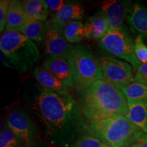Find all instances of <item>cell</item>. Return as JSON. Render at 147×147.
<instances>
[{
  "mask_svg": "<svg viewBox=\"0 0 147 147\" xmlns=\"http://www.w3.org/2000/svg\"><path fill=\"white\" fill-rule=\"evenodd\" d=\"M25 97L42 135L51 144L68 147L87 129L78 102L70 95H60L38 83L27 85Z\"/></svg>",
  "mask_w": 147,
  "mask_h": 147,
  "instance_id": "cell-1",
  "label": "cell"
},
{
  "mask_svg": "<svg viewBox=\"0 0 147 147\" xmlns=\"http://www.w3.org/2000/svg\"><path fill=\"white\" fill-rule=\"evenodd\" d=\"M78 104L84 117L91 121L125 115L128 104L121 89L105 80L95 82L79 91Z\"/></svg>",
  "mask_w": 147,
  "mask_h": 147,
  "instance_id": "cell-2",
  "label": "cell"
},
{
  "mask_svg": "<svg viewBox=\"0 0 147 147\" xmlns=\"http://www.w3.org/2000/svg\"><path fill=\"white\" fill-rule=\"evenodd\" d=\"M90 135L110 147H127L141 132L125 115L89 121L87 129Z\"/></svg>",
  "mask_w": 147,
  "mask_h": 147,
  "instance_id": "cell-3",
  "label": "cell"
},
{
  "mask_svg": "<svg viewBox=\"0 0 147 147\" xmlns=\"http://www.w3.org/2000/svg\"><path fill=\"white\" fill-rule=\"evenodd\" d=\"M0 49L14 69L21 74L34 69L40 59L36 44L20 32L5 31L0 39Z\"/></svg>",
  "mask_w": 147,
  "mask_h": 147,
  "instance_id": "cell-4",
  "label": "cell"
},
{
  "mask_svg": "<svg viewBox=\"0 0 147 147\" xmlns=\"http://www.w3.org/2000/svg\"><path fill=\"white\" fill-rule=\"evenodd\" d=\"M66 59L77 91H83L97 80H104L98 60L87 45H74Z\"/></svg>",
  "mask_w": 147,
  "mask_h": 147,
  "instance_id": "cell-5",
  "label": "cell"
},
{
  "mask_svg": "<svg viewBox=\"0 0 147 147\" xmlns=\"http://www.w3.org/2000/svg\"><path fill=\"white\" fill-rule=\"evenodd\" d=\"M98 44L101 49L108 54L125 60L136 69L141 65L134 52V40L123 25L110 29Z\"/></svg>",
  "mask_w": 147,
  "mask_h": 147,
  "instance_id": "cell-6",
  "label": "cell"
},
{
  "mask_svg": "<svg viewBox=\"0 0 147 147\" xmlns=\"http://www.w3.org/2000/svg\"><path fill=\"white\" fill-rule=\"evenodd\" d=\"M97 59L104 80L113 84L119 89L134 82L131 66L127 62L108 55H100Z\"/></svg>",
  "mask_w": 147,
  "mask_h": 147,
  "instance_id": "cell-7",
  "label": "cell"
},
{
  "mask_svg": "<svg viewBox=\"0 0 147 147\" xmlns=\"http://www.w3.org/2000/svg\"><path fill=\"white\" fill-rule=\"evenodd\" d=\"M6 125L24 144L38 140L39 134L36 124L23 110H12L8 116Z\"/></svg>",
  "mask_w": 147,
  "mask_h": 147,
  "instance_id": "cell-8",
  "label": "cell"
},
{
  "mask_svg": "<svg viewBox=\"0 0 147 147\" xmlns=\"http://www.w3.org/2000/svg\"><path fill=\"white\" fill-rule=\"evenodd\" d=\"M45 53L49 57H67L72 45L68 43L63 34L53 27L50 19L46 22Z\"/></svg>",
  "mask_w": 147,
  "mask_h": 147,
  "instance_id": "cell-9",
  "label": "cell"
},
{
  "mask_svg": "<svg viewBox=\"0 0 147 147\" xmlns=\"http://www.w3.org/2000/svg\"><path fill=\"white\" fill-rule=\"evenodd\" d=\"M132 3L130 1L106 0L102 5V13L108 19L110 29L118 28L127 19Z\"/></svg>",
  "mask_w": 147,
  "mask_h": 147,
  "instance_id": "cell-10",
  "label": "cell"
},
{
  "mask_svg": "<svg viewBox=\"0 0 147 147\" xmlns=\"http://www.w3.org/2000/svg\"><path fill=\"white\" fill-rule=\"evenodd\" d=\"M84 9L80 3H66L59 12L51 16L50 21L57 30L63 34L65 27L71 22L82 20Z\"/></svg>",
  "mask_w": 147,
  "mask_h": 147,
  "instance_id": "cell-11",
  "label": "cell"
},
{
  "mask_svg": "<svg viewBox=\"0 0 147 147\" xmlns=\"http://www.w3.org/2000/svg\"><path fill=\"white\" fill-rule=\"evenodd\" d=\"M33 76L40 86L60 95H69V88L44 67H36Z\"/></svg>",
  "mask_w": 147,
  "mask_h": 147,
  "instance_id": "cell-12",
  "label": "cell"
},
{
  "mask_svg": "<svg viewBox=\"0 0 147 147\" xmlns=\"http://www.w3.org/2000/svg\"><path fill=\"white\" fill-rule=\"evenodd\" d=\"M43 67L57 77L69 88L75 86L71 67L65 58L49 57L43 63Z\"/></svg>",
  "mask_w": 147,
  "mask_h": 147,
  "instance_id": "cell-13",
  "label": "cell"
},
{
  "mask_svg": "<svg viewBox=\"0 0 147 147\" xmlns=\"http://www.w3.org/2000/svg\"><path fill=\"white\" fill-rule=\"evenodd\" d=\"M127 20L134 34L147 38V9L144 5L132 3Z\"/></svg>",
  "mask_w": 147,
  "mask_h": 147,
  "instance_id": "cell-14",
  "label": "cell"
},
{
  "mask_svg": "<svg viewBox=\"0 0 147 147\" xmlns=\"http://www.w3.org/2000/svg\"><path fill=\"white\" fill-rule=\"evenodd\" d=\"M29 16L27 14L22 1H11L6 19V32H21L28 21Z\"/></svg>",
  "mask_w": 147,
  "mask_h": 147,
  "instance_id": "cell-15",
  "label": "cell"
},
{
  "mask_svg": "<svg viewBox=\"0 0 147 147\" xmlns=\"http://www.w3.org/2000/svg\"><path fill=\"white\" fill-rule=\"evenodd\" d=\"M110 30L108 19L102 12L91 16L84 24L85 38L87 39L100 41Z\"/></svg>",
  "mask_w": 147,
  "mask_h": 147,
  "instance_id": "cell-16",
  "label": "cell"
},
{
  "mask_svg": "<svg viewBox=\"0 0 147 147\" xmlns=\"http://www.w3.org/2000/svg\"><path fill=\"white\" fill-rule=\"evenodd\" d=\"M126 117L141 131L147 134V102H127Z\"/></svg>",
  "mask_w": 147,
  "mask_h": 147,
  "instance_id": "cell-17",
  "label": "cell"
},
{
  "mask_svg": "<svg viewBox=\"0 0 147 147\" xmlns=\"http://www.w3.org/2000/svg\"><path fill=\"white\" fill-rule=\"evenodd\" d=\"M21 34L38 45L45 44L46 23L29 17Z\"/></svg>",
  "mask_w": 147,
  "mask_h": 147,
  "instance_id": "cell-18",
  "label": "cell"
},
{
  "mask_svg": "<svg viewBox=\"0 0 147 147\" xmlns=\"http://www.w3.org/2000/svg\"><path fill=\"white\" fill-rule=\"evenodd\" d=\"M24 8L29 17L46 23L49 15L48 5L44 0L22 1Z\"/></svg>",
  "mask_w": 147,
  "mask_h": 147,
  "instance_id": "cell-19",
  "label": "cell"
},
{
  "mask_svg": "<svg viewBox=\"0 0 147 147\" xmlns=\"http://www.w3.org/2000/svg\"><path fill=\"white\" fill-rule=\"evenodd\" d=\"M127 102H147V84L134 81L121 89Z\"/></svg>",
  "mask_w": 147,
  "mask_h": 147,
  "instance_id": "cell-20",
  "label": "cell"
},
{
  "mask_svg": "<svg viewBox=\"0 0 147 147\" xmlns=\"http://www.w3.org/2000/svg\"><path fill=\"white\" fill-rule=\"evenodd\" d=\"M63 36L70 45L81 42L85 37L84 25L80 21L71 22L64 28Z\"/></svg>",
  "mask_w": 147,
  "mask_h": 147,
  "instance_id": "cell-21",
  "label": "cell"
},
{
  "mask_svg": "<svg viewBox=\"0 0 147 147\" xmlns=\"http://www.w3.org/2000/svg\"><path fill=\"white\" fill-rule=\"evenodd\" d=\"M23 142L5 124L0 134V147H21Z\"/></svg>",
  "mask_w": 147,
  "mask_h": 147,
  "instance_id": "cell-22",
  "label": "cell"
},
{
  "mask_svg": "<svg viewBox=\"0 0 147 147\" xmlns=\"http://www.w3.org/2000/svg\"><path fill=\"white\" fill-rule=\"evenodd\" d=\"M104 144L97 138L87 134L80 136L68 147H102Z\"/></svg>",
  "mask_w": 147,
  "mask_h": 147,
  "instance_id": "cell-23",
  "label": "cell"
},
{
  "mask_svg": "<svg viewBox=\"0 0 147 147\" xmlns=\"http://www.w3.org/2000/svg\"><path fill=\"white\" fill-rule=\"evenodd\" d=\"M134 52L141 64L147 62V46L144 42V38L138 36L134 40Z\"/></svg>",
  "mask_w": 147,
  "mask_h": 147,
  "instance_id": "cell-24",
  "label": "cell"
},
{
  "mask_svg": "<svg viewBox=\"0 0 147 147\" xmlns=\"http://www.w3.org/2000/svg\"><path fill=\"white\" fill-rule=\"evenodd\" d=\"M11 3L10 0H1L0 1V32H3L6 26V19L9 6Z\"/></svg>",
  "mask_w": 147,
  "mask_h": 147,
  "instance_id": "cell-25",
  "label": "cell"
},
{
  "mask_svg": "<svg viewBox=\"0 0 147 147\" xmlns=\"http://www.w3.org/2000/svg\"><path fill=\"white\" fill-rule=\"evenodd\" d=\"M51 16L61 10L65 5L63 0H45Z\"/></svg>",
  "mask_w": 147,
  "mask_h": 147,
  "instance_id": "cell-26",
  "label": "cell"
},
{
  "mask_svg": "<svg viewBox=\"0 0 147 147\" xmlns=\"http://www.w3.org/2000/svg\"><path fill=\"white\" fill-rule=\"evenodd\" d=\"M134 81L144 82L147 84V62L141 64L136 69Z\"/></svg>",
  "mask_w": 147,
  "mask_h": 147,
  "instance_id": "cell-27",
  "label": "cell"
},
{
  "mask_svg": "<svg viewBox=\"0 0 147 147\" xmlns=\"http://www.w3.org/2000/svg\"><path fill=\"white\" fill-rule=\"evenodd\" d=\"M127 147H147V134L141 132Z\"/></svg>",
  "mask_w": 147,
  "mask_h": 147,
  "instance_id": "cell-28",
  "label": "cell"
},
{
  "mask_svg": "<svg viewBox=\"0 0 147 147\" xmlns=\"http://www.w3.org/2000/svg\"><path fill=\"white\" fill-rule=\"evenodd\" d=\"M21 147H50V146L45 142H41V141H39V140H37V141H35V142L22 145Z\"/></svg>",
  "mask_w": 147,
  "mask_h": 147,
  "instance_id": "cell-29",
  "label": "cell"
},
{
  "mask_svg": "<svg viewBox=\"0 0 147 147\" xmlns=\"http://www.w3.org/2000/svg\"><path fill=\"white\" fill-rule=\"evenodd\" d=\"M1 63L3 64V65H4L5 66H6V67L14 69V67H12V65H11L10 62H9V61L7 59V58L5 57V55H3L1 52Z\"/></svg>",
  "mask_w": 147,
  "mask_h": 147,
  "instance_id": "cell-30",
  "label": "cell"
},
{
  "mask_svg": "<svg viewBox=\"0 0 147 147\" xmlns=\"http://www.w3.org/2000/svg\"><path fill=\"white\" fill-rule=\"evenodd\" d=\"M102 147H110V146H108V145H106V144H104V145H103V146H102Z\"/></svg>",
  "mask_w": 147,
  "mask_h": 147,
  "instance_id": "cell-31",
  "label": "cell"
}]
</instances>
